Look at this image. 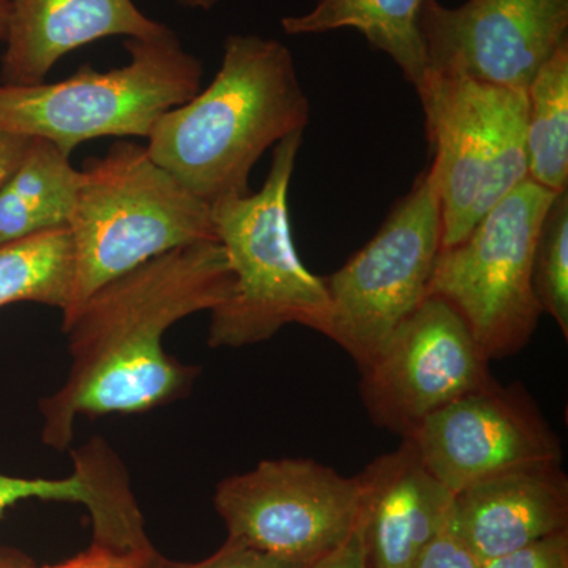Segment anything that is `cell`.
Instances as JSON below:
<instances>
[{
    "mask_svg": "<svg viewBox=\"0 0 568 568\" xmlns=\"http://www.w3.org/2000/svg\"><path fill=\"white\" fill-rule=\"evenodd\" d=\"M233 284L223 246L203 242L153 257L89 295L62 320L71 368L41 402L43 443L65 450L78 417L145 413L189 394L200 368L166 354L163 335L224 304Z\"/></svg>",
    "mask_w": 568,
    "mask_h": 568,
    "instance_id": "cell-1",
    "label": "cell"
},
{
    "mask_svg": "<svg viewBox=\"0 0 568 568\" xmlns=\"http://www.w3.org/2000/svg\"><path fill=\"white\" fill-rule=\"evenodd\" d=\"M312 119L290 48L253 33L224 41L215 78L189 102L164 112L148 152L209 205L250 194V175L265 151L304 132Z\"/></svg>",
    "mask_w": 568,
    "mask_h": 568,
    "instance_id": "cell-2",
    "label": "cell"
},
{
    "mask_svg": "<svg viewBox=\"0 0 568 568\" xmlns=\"http://www.w3.org/2000/svg\"><path fill=\"white\" fill-rule=\"evenodd\" d=\"M302 142L304 132H298L275 145L260 192L212 204L234 284L227 301L211 312L209 346L257 345L290 324L331 334L324 278L302 263L291 231L287 197Z\"/></svg>",
    "mask_w": 568,
    "mask_h": 568,
    "instance_id": "cell-3",
    "label": "cell"
},
{
    "mask_svg": "<svg viewBox=\"0 0 568 568\" xmlns=\"http://www.w3.org/2000/svg\"><path fill=\"white\" fill-rule=\"evenodd\" d=\"M69 231L73 293L62 320L104 284L153 257L219 242L212 205L153 162L145 145L126 140L85 160Z\"/></svg>",
    "mask_w": 568,
    "mask_h": 568,
    "instance_id": "cell-4",
    "label": "cell"
},
{
    "mask_svg": "<svg viewBox=\"0 0 568 568\" xmlns=\"http://www.w3.org/2000/svg\"><path fill=\"white\" fill-rule=\"evenodd\" d=\"M129 62L100 71L82 65L70 78L33 85L0 84V132L41 138L63 152L100 138H145L164 112L192 100L203 62L174 31L126 39Z\"/></svg>",
    "mask_w": 568,
    "mask_h": 568,
    "instance_id": "cell-5",
    "label": "cell"
},
{
    "mask_svg": "<svg viewBox=\"0 0 568 568\" xmlns=\"http://www.w3.org/2000/svg\"><path fill=\"white\" fill-rule=\"evenodd\" d=\"M416 91L435 152L429 170L443 215L440 250H447L528 179V97L433 70Z\"/></svg>",
    "mask_w": 568,
    "mask_h": 568,
    "instance_id": "cell-6",
    "label": "cell"
},
{
    "mask_svg": "<svg viewBox=\"0 0 568 568\" xmlns=\"http://www.w3.org/2000/svg\"><path fill=\"white\" fill-rule=\"evenodd\" d=\"M556 194L526 179L465 241L437 256L428 297L454 306L489 362L525 349L544 315L532 290V261Z\"/></svg>",
    "mask_w": 568,
    "mask_h": 568,
    "instance_id": "cell-7",
    "label": "cell"
},
{
    "mask_svg": "<svg viewBox=\"0 0 568 568\" xmlns=\"http://www.w3.org/2000/svg\"><path fill=\"white\" fill-rule=\"evenodd\" d=\"M443 244V215L429 166L388 212L372 241L325 276L331 334L362 368L428 297Z\"/></svg>",
    "mask_w": 568,
    "mask_h": 568,
    "instance_id": "cell-8",
    "label": "cell"
},
{
    "mask_svg": "<svg viewBox=\"0 0 568 568\" xmlns=\"http://www.w3.org/2000/svg\"><path fill=\"white\" fill-rule=\"evenodd\" d=\"M213 504L230 540L305 568L357 528L362 485L315 459H264L223 478Z\"/></svg>",
    "mask_w": 568,
    "mask_h": 568,
    "instance_id": "cell-9",
    "label": "cell"
},
{
    "mask_svg": "<svg viewBox=\"0 0 568 568\" xmlns=\"http://www.w3.org/2000/svg\"><path fill=\"white\" fill-rule=\"evenodd\" d=\"M489 361L454 306L426 297L361 369L373 424L406 437L436 410L496 383Z\"/></svg>",
    "mask_w": 568,
    "mask_h": 568,
    "instance_id": "cell-10",
    "label": "cell"
},
{
    "mask_svg": "<svg viewBox=\"0 0 568 568\" xmlns=\"http://www.w3.org/2000/svg\"><path fill=\"white\" fill-rule=\"evenodd\" d=\"M410 440L432 476L455 496L491 478L562 466V444L525 387L493 386L425 418Z\"/></svg>",
    "mask_w": 568,
    "mask_h": 568,
    "instance_id": "cell-11",
    "label": "cell"
},
{
    "mask_svg": "<svg viewBox=\"0 0 568 568\" xmlns=\"http://www.w3.org/2000/svg\"><path fill=\"white\" fill-rule=\"evenodd\" d=\"M418 26L428 70L526 92L568 43V0H424Z\"/></svg>",
    "mask_w": 568,
    "mask_h": 568,
    "instance_id": "cell-12",
    "label": "cell"
},
{
    "mask_svg": "<svg viewBox=\"0 0 568 568\" xmlns=\"http://www.w3.org/2000/svg\"><path fill=\"white\" fill-rule=\"evenodd\" d=\"M361 526L368 568H414L454 515L455 495L432 476L410 440L364 473Z\"/></svg>",
    "mask_w": 568,
    "mask_h": 568,
    "instance_id": "cell-13",
    "label": "cell"
},
{
    "mask_svg": "<svg viewBox=\"0 0 568 568\" xmlns=\"http://www.w3.org/2000/svg\"><path fill=\"white\" fill-rule=\"evenodd\" d=\"M7 7L2 84H41L63 55L93 41L156 39L171 29L133 0H3Z\"/></svg>",
    "mask_w": 568,
    "mask_h": 568,
    "instance_id": "cell-14",
    "label": "cell"
},
{
    "mask_svg": "<svg viewBox=\"0 0 568 568\" xmlns=\"http://www.w3.org/2000/svg\"><path fill=\"white\" fill-rule=\"evenodd\" d=\"M452 525L480 562L568 530L562 466L518 470L455 496Z\"/></svg>",
    "mask_w": 568,
    "mask_h": 568,
    "instance_id": "cell-15",
    "label": "cell"
},
{
    "mask_svg": "<svg viewBox=\"0 0 568 568\" xmlns=\"http://www.w3.org/2000/svg\"><path fill=\"white\" fill-rule=\"evenodd\" d=\"M81 171L70 153L51 141L31 138L13 173L0 185V245L69 227Z\"/></svg>",
    "mask_w": 568,
    "mask_h": 568,
    "instance_id": "cell-16",
    "label": "cell"
},
{
    "mask_svg": "<svg viewBox=\"0 0 568 568\" xmlns=\"http://www.w3.org/2000/svg\"><path fill=\"white\" fill-rule=\"evenodd\" d=\"M424 0H317L312 10L282 20L287 36H317L354 29L375 50L387 54L417 89L428 73L422 39L420 10Z\"/></svg>",
    "mask_w": 568,
    "mask_h": 568,
    "instance_id": "cell-17",
    "label": "cell"
},
{
    "mask_svg": "<svg viewBox=\"0 0 568 568\" xmlns=\"http://www.w3.org/2000/svg\"><path fill=\"white\" fill-rule=\"evenodd\" d=\"M528 179L555 193L568 190V43L538 69L528 89Z\"/></svg>",
    "mask_w": 568,
    "mask_h": 568,
    "instance_id": "cell-18",
    "label": "cell"
},
{
    "mask_svg": "<svg viewBox=\"0 0 568 568\" xmlns=\"http://www.w3.org/2000/svg\"><path fill=\"white\" fill-rule=\"evenodd\" d=\"M73 293L69 227L0 245V308L33 302L65 312Z\"/></svg>",
    "mask_w": 568,
    "mask_h": 568,
    "instance_id": "cell-19",
    "label": "cell"
},
{
    "mask_svg": "<svg viewBox=\"0 0 568 568\" xmlns=\"http://www.w3.org/2000/svg\"><path fill=\"white\" fill-rule=\"evenodd\" d=\"M532 290L541 313L568 339V190L556 194L538 233L532 261Z\"/></svg>",
    "mask_w": 568,
    "mask_h": 568,
    "instance_id": "cell-20",
    "label": "cell"
},
{
    "mask_svg": "<svg viewBox=\"0 0 568 568\" xmlns=\"http://www.w3.org/2000/svg\"><path fill=\"white\" fill-rule=\"evenodd\" d=\"M480 568H568V530L499 558L485 560Z\"/></svg>",
    "mask_w": 568,
    "mask_h": 568,
    "instance_id": "cell-21",
    "label": "cell"
},
{
    "mask_svg": "<svg viewBox=\"0 0 568 568\" xmlns=\"http://www.w3.org/2000/svg\"><path fill=\"white\" fill-rule=\"evenodd\" d=\"M480 564L450 519L447 528L425 548L414 568H480Z\"/></svg>",
    "mask_w": 568,
    "mask_h": 568,
    "instance_id": "cell-22",
    "label": "cell"
},
{
    "mask_svg": "<svg viewBox=\"0 0 568 568\" xmlns=\"http://www.w3.org/2000/svg\"><path fill=\"white\" fill-rule=\"evenodd\" d=\"M178 568H304L274 556L256 551L227 538L215 555L196 564H178Z\"/></svg>",
    "mask_w": 568,
    "mask_h": 568,
    "instance_id": "cell-23",
    "label": "cell"
},
{
    "mask_svg": "<svg viewBox=\"0 0 568 568\" xmlns=\"http://www.w3.org/2000/svg\"><path fill=\"white\" fill-rule=\"evenodd\" d=\"M159 559L156 555H121V552L92 545L88 551L65 562L43 568H149L159 562Z\"/></svg>",
    "mask_w": 568,
    "mask_h": 568,
    "instance_id": "cell-24",
    "label": "cell"
},
{
    "mask_svg": "<svg viewBox=\"0 0 568 568\" xmlns=\"http://www.w3.org/2000/svg\"><path fill=\"white\" fill-rule=\"evenodd\" d=\"M305 568H368L361 519H358L357 528L342 547Z\"/></svg>",
    "mask_w": 568,
    "mask_h": 568,
    "instance_id": "cell-25",
    "label": "cell"
},
{
    "mask_svg": "<svg viewBox=\"0 0 568 568\" xmlns=\"http://www.w3.org/2000/svg\"><path fill=\"white\" fill-rule=\"evenodd\" d=\"M31 138L0 132V185L21 162Z\"/></svg>",
    "mask_w": 568,
    "mask_h": 568,
    "instance_id": "cell-26",
    "label": "cell"
},
{
    "mask_svg": "<svg viewBox=\"0 0 568 568\" xmlns=\"http://www.w3.org/2000/svg\"><path fill=\"white\" fill-rule=\"evenodd\" d=\"M31 564L21 556L13 555V552H0V568H29Z\"/></svg>",
    "mask_w": 568,
    "mask_h": 568,
    "instance_id": "cell-27",
    "label": "cell"
},
{
    "mask_svg": "<svg viewBox=\"0 0 568 568\" xmlns=\"http://www.w3.org/2000/svg\"><path fill=\"white\" fill-rule=\"evenodd\" d=\"M174 2L181 3L186 9L209 11L219 6L220 0H174Z\"/></svg>",
    "mask_w": 568,
    "mask_h": 568,
    "instance_id": "cell-28",
    "label": "cell"
},
{
    "mask_svg": "<svg viewBox=\"0 0 568 568\" xmlns=\"http://www.w3.org/2000/svg\"><path fill=\"white\" fill-rule=\"evenodd\" d=\"M7 31V7L3 0H0V41L6 39Z\"/></svg>",
    "mask_w": 568,
    "mask_h": 568,
    "instance_id": "cell-29",
    "label": "cell"
},
{
    "mask_svg": "<svg viewBox=\"0 0 568 568\" xmlns=\"http://www.w3.org/2000/svg\"><path fill=\"white\" fill-rule=\"evenodd\" d=\"M149 568H178V564H171L166 562V560L159 559V562L153 564V566Z\"/></svg>",
    "mask_w": 568,
    "mask_h": 568,
    "instance_id": "cell-30",
    "label": "cell"
}]
</instances>
